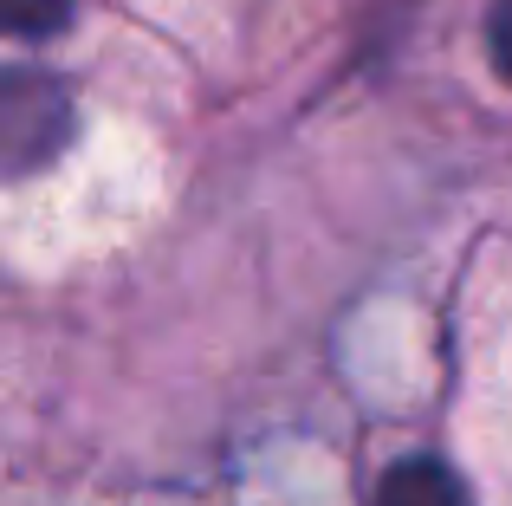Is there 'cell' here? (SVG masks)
<instances>
[{
	"instance_id": "obj_4",
	"label": "cell",
	"mask_w": 512,
	"mask_h": 506,
	"mask_svg": "<svg viewBox=\"0 0 512 506\" xmlns=\"http://www.w3.org/2000/svg\"><path fill=\"white\" fill-rule=\"evenodd\" d=\"M487 46H493V65H500V78H512V0H500V7H493Z\"/></svg>"
},
{
	"instance_id": "obj_2",
	"label": "cell",
	"mask_w": 512,
	"mask_h": 506,
	"mask_svg": "<svg viewBox=\"0 0 512 506\" xmlns=\"http://www.w3.org/2000/svg\"><path fill=\"white\" fill-rule=\"evenodd\" d=\"M376 506H467V494L441 461H396L376 487Z\"/></svg>"
},
{
	"instance_id": "obj_3",
	"label": "cell",
	"mask_w": 512,
	"mask_h": 506,
	"mask_svg": "<svg viewBox=\"0 0 512 506\" xmlns=\"http://www.w3.org/2000/svg\"><path fill=\"white\" fill-rule=\"evenodd\" d=\"M72 20V0H0V39H46Z\"/></svg>"
},
{
	"instance_id": "obj_1",
	"label": "cell",
	"mask_w": 512,
	"mask_h": 506,
	"mask_svg": "<svg viewBox=\"0 0 512 506\" xmlns=\"http://www.w3.org/2000/svg\"><path fill=\"white\" fill-rule=\"evenodd\" d=\"M72 143V91L52 72H0V176H33Z\"/></svg>"
}]
</instances>
